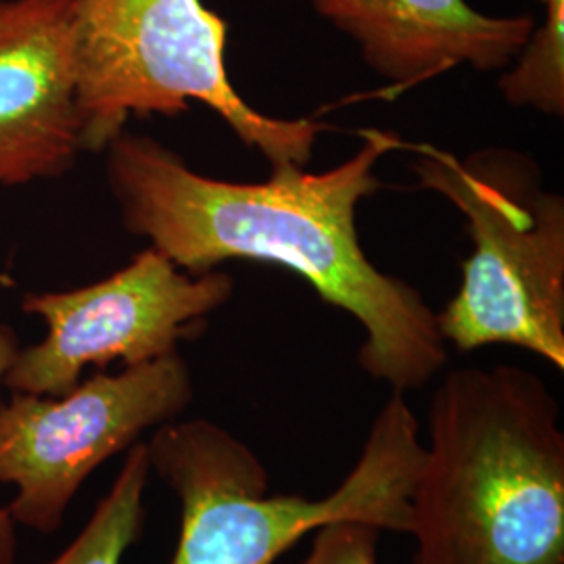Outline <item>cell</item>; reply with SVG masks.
Instances as JSON below:
<instances>
[{"mask_svg": "<svg viewBox=\"0 0 564 564\" xmlns=\"http://www.w3.org/2000/svg\"><path fill=\"white\" fill-rule=\"evenodd\" d=\"M226 272L188 274L153 247L111 276L72 291L28 293L21 310L46 324V337L21 347L4 384L11 391L59 398L88 366L153 362L195 339L207 318L232 297Z\"/></svg>", "mask_w": 564, "mask_h": 564, "instance_id": "7", "label": "cell"}, {"mask_svg": "<svg viewBox=\"0 0 564 564\" xmlns=\"http://www.w3.org/2000/svg\"><path fill=\"white\" fill-rule=\"evenodd\" d=\"M149 475L147 444L132 445L118 479L97 505L80 535L48 564H121L128 547L141 538L142 498Z\"/></svg>", "mask_w": 564, "mask_h": 564, "instance_id": "10", "label": "cell"}, {"mask_svg": "<svg viewBox=\"0 0 564 564\" xmlns=\"http://www.w3.org/2000/svg\"><path fill=\"white\" fill-rule=\"evenodd\" d=\"M364 144L321 174L274 165L263 182L216 181L165 144L120 132L107 144L105 176L128 232L176 268L205 274L220 263L282 265L366 333L358 364L391 391L429 383L447 360L437 312L419 289L384 274L364 253L356 212L381 188L377 165L400 139L364 130Z\"/></svg>", "mask_w": 564, "mask_h": 564, "instance_id": "1", "label": "cell"}, {"mask_svg": "<svg viewBox=\"0 0 564 564\" xmlns=\"http://www.w3.org/2000/svg\"><path fill=\"white\" fill-rule=\"evenodd\" d=\"M82 153L74 0H0V186L61 178Z\"/></svg>", "mask_w": 564, "mask_h": 564, "instance_id": "8", "label": "cell"}, {"mask_svg": "<svg viewBox=\"0 0 564 564\" xmlns=\"http://www.w3.org/2000/svg\"><path fill=\"white\" fill-rule=\"evenodd\" d=\"M314 542L300 564H379L381 529L375 524L343 521L314 531Z\"/></svg>", "mask_w": 564, "mask_h": 564, "instance_id": "12", "label": "cell"}, {"mask_svg": "<svg viewBox=\"0 0 564 564\" xmlns=\"http://www.w3.org/2000/svg\"><path fill=\"white\" fill-rule=\"evenodd\" d=\"M147 456L181 500V535L170 564H272L324 524L358 521L408 535L423 442L410 403L393 391L360 458L318 500L270 496L256 452L207 419L158 426Z\"/></svg>", "mask_w": 564, "mask_h": 564, "instance_id": "3", "label": "cell"}, {"mask_svg": "<svg viewBox=\"0 0 564 564\" xmlns=\"http://www.w3.org/2000/svg\"><path fill=\"white\" fill-rule=\"evenodd\" d=\"M412 564H564L558 402L519 366L445 375L410 498Z\"/></svg>", "mask_w": 564, "mask_h": 564, "instance_id": "2", "label": "cell"}, {"mask_svg": "<svg viewBox=\"0 0 564 564\" xmlns=\"http://www.w3.org/2000/svg\"><path fill=\"white\" fill-rule=\"evenodd\" d=\"M228 23L202 0H74V59L84 151L99 153L132 116L202 102L274 165H307L321 123L263 116L226 69Z\"/></svg>", "mask_w": 564, "mask_h": 564, "instance_id": "5", "label": "cell"}, {"mask_svg": "<svg viewBox=\"0 0 564 564\" xmlns=\"http://www.w3.org/2000/svg\"><path fill=\"white\" fill-rule=\"evenodd\" d=\"M18 333L9 324L0 323V384L20 354ZM18 558V527L7 508H0V564H13Z\"/></svg>", "mask_w": 564, "mask_h": 564, "instance_id": "13", "label": "cell"}, {"mask_svg": "<svg viewBox=\"0 0 564 564\" xmlns=\"http://www.w3.org/2000/svg\"><path fill=\"white\" fill-rule=\"evenodd\" d=\"M517 59V65L498 84L506 101L561 118L564 113V0H545L544 23L533 28Z\"/></svg>", "mask_w": 564, "mask_h": 564, "instance_id": "11", "label": "cell"}, {"mask_svg": "<svg viewBox=\"0 0 564 564\" xmlns=\"http://www.w3.org/2000/svg\"><path fill=\"white\" fill-rule=\"evenodd\" d=\"M193 393L178 351L97 372L59 398L13 391L0 403V484L15 487L11 519L42 535L59 531L84 481L142 433L176 421Z\"/></svg>", "mask_w": 564, "mask_h": 564, "instance_id": "6", "label": "cell"}, {"mask_svg": "<svg viewBox=\"0 0 564 564\" xmlns=\"http://www.w3.org/2000/svg\"><path fill=\"white\" fill-rule=\"evenodd\" d=\"M414 174L460 209L473 239L458 293L437 314L445 343L468 354L527 349L564 368V199L540 163L508 147L456 158L414 147Z\"/></svg>", "mask_w": 564, "mask_h": 564, "instance_id": "4", "label": "cell"}, {"mask_svg": "<svg viewBox=\"0 0 564 564\" xmlns=\"http://www.w3.org/2000/svg\"><path fill=\"white\" fill-rule=\"evenodd\" d=\"M381 78L403 88L458 65L496 72L523 51L535 20L491 18L466 0H314Z\"/></svg>", "mask_w": 564, "mask_h": 564, "instance_id": "9", "label": "cell"}]
</instances>
